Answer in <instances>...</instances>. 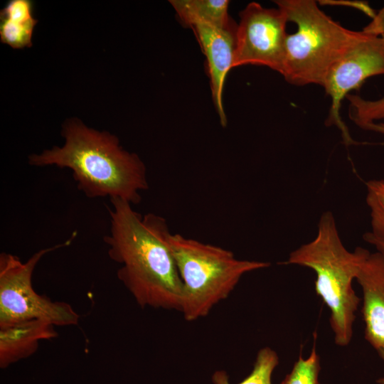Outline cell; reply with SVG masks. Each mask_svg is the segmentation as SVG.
I'll list each match as a JSON object with an SVG mask.
<instances>
[{
    "mask_svg": "<svg viewBox=\"0 0 384 384\" xmlns=\"http://www.w3.org/2000/svg\"><path fill=\"white\" fill-rule=\"evenodd\" d=\"M110 200V232L104 241L110 258L121 265L118 279L141 307L180 311L183 284L166 240V220L142 215L122 198Z\"/></svg>",
    "mask_w": 384,
    "mask_h": 384,
    "instance_id": "obj_1",
    "label": "cell"
},
{
    "mask_svg": "<svg viewBox=\"0 0 384 384\" xmlns=\"http://www.w3.org/2000/svg\"><path fill=\"white\" fill-rule=\"evenodd\" d=\"M62 136V146L32 154L28 163L72 170L78 189L87 198L140 202V192L149 188L146 166L138 155L124 149L115 135L70 119L64 124Z\"/></svg>",
    "mask_w": 384,
    "mask_h": 384,
    "instance_id": "obj_2",
    "label": "cell"
},
{
    "mask_svg": "<svg viewBox=\"0 0 384 384\" xmlns=\"http://www.w3.org/2000/svg\"><path fill=\"white\" fill-rule=\"evenodd\" d=\"M369 254L361 247L353 252L345 247L335 218L327 211L319 220L314 239L292 251L282 262L314 271L315 292L330 311V326L335 343L339 346H348L353 337L355 312L360 303L353 280Z\"/></svg>",
    "mask_w": 384,
    "mask_h": 384,
    "instance_id": "obj_3",
    "label": "cell"
},
{
    "mask_svg": "<svg viewBox=\"0 0 384 384\" xmlns=\"http://www.w3.org/2000/svg\"><path fill=\"white\" fill-rule=\"evenodd\" d=\"M297 31L288 34L281 75L292 85L322 86L331 66L360 37L332 19L314 0H277Z\"/></svg>",
    "mask_w": 384,
    "mask_h": 384,
    "instance_id": "obj_4",
    "label": "cell"
},
{
    "mask_svg": "<svg viewBox=\"0 0 384 384\" xmlns=\"http://www.w3.org/2000/svg\"><path fill=\"white\" fill-rule=\"evenodd\" d=\"M166 240L183 284L180 312L188 321L206 316L230 295L244 274L270 265L267 262L238 259L228 250L170 230Z\"/></svg>",
    "mask_w": 384,
    "mask_h": 384,
    "instance_id": "obj_5",
    "label": "cell"
},
{
    "mask_svg": "<svg viewBox=\"0 0 384 384\" xmlns=\"http://www.w3.org/2000/svg\"><path fill=\"white\" fill-rule=\"evenodd\" d=\"M75 235L74 232L66 241L38 250L25 262L13 254H0V327L33 319L44 320L55 326L78 324L80 316L71 305L38 294L32 284L33 273L41 259L70 245Z\"/></svg>",
    "mask_w": 384,
    "mask_h": 384,
    "instance_id": "obj_6",
    "label": "cell"
},
{
    "mask_svg": "<svg viewBox=\"0 0 384 384\" xmlns=\"http://www.w3.org/2000/svg\"><path fill=\"white\" fill-rule=\"evenodd\" d=\"M380 75H384V37L361 31L360 37L331 66L324 79L321 87L331 98L326 124L336 126L346 144H352L353 139L341 117L342 101L366 79Z\"/></svg>",
    "mask_w": 384,
    "mask_h": 384,
    "instance_id": "obj_7",
    "label": "cell"
},
{
    "mask_svg": "<svg viewBox=\"0 0 384 384\" xmlns=\"http://www.w3.org/2000/svg\"><path fill=\"white\" fill-rule=\"evenodd\" d=\"M233 67L264 65L282 72L287 36L285 14L279 8H265L251 2L240 14Z\"/></svg>",
    "mask_w": 384,
    "mask_h": 384,
    "instance_id": "obj_8",
    "label": "cell"
},
{
    "mask_svg": "<svg viewBox=\"0 0 384 384\" xmlns=\"http://www.w3.org/2000/svg\"><path fill=\"white\" fill-rule=\"evenodd\" d=\"M237 26L232 21L222 26L201 23L191 27L207 59L213 100L224 127L227 119L222 95L226 75L233 68Z\"/></svg>",
    "mask_w": 384,
    "mask_h": 384,
    "instance_id": "obj_9",
    "label": "cell"
},
{
    "mask_svg": "<svg viewBox=\"0 0 384 384\" xmlns=\"http://www.w3.org/2000/svg\"><path fill=\"white\" fill-rule=\"evenodd\" d=\"M362 289L365 338L377 351L384 348V257L370 252L356 278Z\"/></svg>",
    "mask_w": 384,
    "mask_h": 384,
    "instance_id": "obj_10",
    "label": "cell"
},
{
    "mask_svg": "<svg viewBox=\"0 0 384 384\" xmlns=\"http://www.w3.org/2000/svg\"><path fill=\"white\" fill-rule=\"evenodd\" d=\"M55 326L41 319L0 327V366L4 368L33 355L43 340L55 338Z\"/></svg>",
    "mask_w": 384,
    "mask_h": 384,
    "instance_id": "obj_11",
    "label": "cell"
},
{
    "mask_svg": "<svg viewBox=\"0 0 384 384\" xmlns=\"http://www.w3.org/2000/svg\"><path fill=\"white\" fill-rule=\"evenodd\" d=\"M181 21L191 27L196 24L225 26L230 23L228 0H170Z\"/></svg>",
    "mask_w": 384,
    "mask_h": 384,
    "instance_id": "obj_12",
    "label": "cell"
},
{
    "mask_svg": "<svg viewBox=\"0 0 384 384\" xmlns=\"http://www.w3.org/2000/svg\"><path fill=\"white\" fill-rule=\"evenodd\" d=\"M348 115L351 120L360 128L384 133V95L376 100H366L358 95L348 94Z\"/></svg>",
    "mask_w": 384,
    "mask_h": 384,
    "instance_id": "obj_13",
    "label": "cell"
},
{
    "mask_svg": "<svg viewBox=\"0 0 384 384\" xmlns=\"http://www.w3.org/2000/svg\"><path fill=\"white\" fill-rule=\"evenodd\" d=\"M279 363L277 353L270 347L261 348L257 354L251 373L238 384H272V375ZM214 384H230L223 370L216 371L212 377Z\"/></svg>",
    "mask_w": 384,
    "mask_h": 384,
    "instance_id": "obj_14",
    "label": "cell"
},
{
    "mask_svg": "<svg viewBox=\"0 0 384 384\" xmlns=\"http://www.w3.org/2000/svg\"><path fill=\"white\" fill-rule=\"evenodd\" d=\"M0 38L14 49L32 46V36L36 18L29 21L0 18Z\"/></svg>",
    "mask_w": 384,
    "mask_h": 384,
    "instance_id": "obj_15",
    "label": "cell"
},
{
    "mask_svg": "<svg viewBox=\"0 0 384 384\" xmlns=\"http://www.w3.org/2000/svg\"><path fill=\"white\" fill-rule=\"evenodd\" d=\"M320 358L315 341L309 356L304 358L300 353L291 372L280 384H321L319 382Z\"/></svg>",
    "mask_w": 384,
    "mask_h": 384,
    "instance_id": "obj_16",
    "label": "cell"
},
{
    "mask_svg": "<svg viewBox=\"0 0 384 384\" xmlns=\"http://www.w3.org/2000/svg\"><path fill=\"white\" fill-rule=\"evenodd\" d=\"M366 203L370 210L373 235L384 238V179H372L366 183Z\"/></svg>",
    "mask_w": 384,
    "mask_h": 384,
    "instance_id": "obj_17",
    "label": "cell"
},
{
    "mask_svg": "<svg viewBox=\"0 0 384 384\" xmlns=\"http://www.w3.org/2000/svg\"><path fill=\"white\" fill-rule=\"evenodd\" d=\"M33 1L31 0H11L1 11L0 18L8 19L32 20Z\"/></svg>",
    "mask_w": 384,
    "mask_h": 384,
    "instance_id": "obj_18",
    "label": "cell"
},
{
    "mask_svg": "<svg viewBox=\"0 0 384 384\" xmlns=\"http://www.w3.org/2000/svg\"><path fill=\"white\" fill-rule=\"evenodd\" d=\"M362 31L366 34L384 37V6L375 12Z\"/></svg>",
    "mask_w": 384,
    "mask_h": 384,
    "instance_id": "obj_19",
    "label": "cell"
},
{
    "mask_svg": "<svg viewBox=\"0 0 384 384\" xmlns=\"http://www.w3.org/2000/svg\"><path fill=\"white\" fill-rule=\"evenodd\" d=\"M363 239L366 242L374 246L377 252L384 257V238L378 237L370 232H367L364 234Z\"/></svg>",
    "mask_w": 384,
    "mask_h": 384,
    "instance_id": "obj_20",
    "label": "cell"
},
{
    "mask_svg": "<svg viewBox=\"0 0 384 384\" xmlns=\"http://www.w3.org/2000/svg\"><path fill=\"white\" fill-rule=\"evenodd\" d=\"M380 357L384 361V348H380L378 351ZM379 384H384V378H381L377 380Z\"/></svg>",
    "mask_w": 384,
    "mask_h": 384,
    "instance_id": "obj_21",
    "label": "cell"
}]
</instances>
